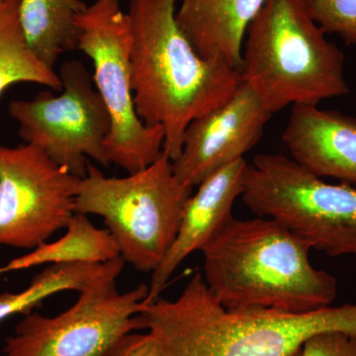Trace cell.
<instances>
[{
    "label": "cell",
    "mask_w": 356,
    "mask_h": 356,
    "mask_svg": "<svg viewBox=\"0 0 356 356\" xmlns=\"http://www.w3.org/2000/svg\"><path fill=\"white\" fill-rule=\"evenodd\" d=\"M178 0H131V72L136 112L163 130V152L175 161L191 122L224 104L241 72L196 53L177 22Z\"/></svg>",
    "instance_id": "1"
},
{
    "label": "cell",
    "mask_w": 356,
    "mask_h": 356,
    "mask_svg": "<svg viewBox=\"0 0 356 356\" xmlns=\"http://www.w3.org/2000/svg\"><path fill=\"white\" fill-rule=\"evenodd\" d=\"M142 330L165 356H299L322 332L356 336V303L307 312L231 311L196 273L175 300L156 299L139 313Z\"/></svg>",
    "instance_id": "2"
},
{
    "label": "cell",
    "mask_w": 356,
    "mask_h": 356,
    "mask_svg": "<svg viewBox=\"0 0 356 356\" xmlns=\"http://www.w3.org/2000/svg\"><path fill=\"white\" fill-rule=\"evenodd\" d=\"M311 250L270 218L233 217L202 250L201 273L228 310H320L336 300L337 281L313 266Z\"/></svg>",
    "instance_id": "3"
},
{
    "label": "cell",
    "mask_w": 356,
    "mask_h": 356,
    "mask_svg": "<svg viewBox=\"0 0 356 356\" xmlns=\"http://www.w3.org/2000/svg\"><path fill=\"white\" fill-rule=\"evenodd\" d=\"M325 35L305 0H266L250 23L241 76L271 114L350 95L344 53Z\"/></svg>",
    "instance_id": "4"
},
{
    "label": "cell",
    "mask_w": 356,
    "mask_h": 356,
    "mask_svg": "<svg viewBox=\"0 0 356 356\" xmlns=\"http://www.w3.org/2000/svg\"><path fill=\"white\" fill-rule=\"evenodd\" d=\"M192 189L178 179L163 152L152 165L126 177H105L89 163L74 212L103 218L123 261L140 273H153L177 238Z\"/></svg>",
    "instance_id": "5"
},
{
    "label": "cell",
    "mask_w": 356,
    "mask_h": 356,
    "mask_svg": "<svg viewBox=\"0 0 356 356\" xmlns=\"http://www.w3.org/2000/svg\"><path fill=\"white\" fill-rule=\"evenodd\" d=\"M241 199L329 257L356 254V187L332 184L292 158L257 154L245 168Z\"/></svg>",
    "instance_id": "6"
},
{
    "label": "cell",
    "mask_w": 356,
    "mask_h": 356,
    "mask_svg": "<svg viewBox=\"0 0 356 356\" xmlns=\"http://www.w3.org/2000/svg\"><path fill=\"white\" fill-rule=\"evenodd\" d=\"M76 49L92 62L93 83L111 119L105 147L110 163L128 173L144 170L163 153V130L136 112L132 90V31L119 0H95L76 18Z\"/></svg>",
    "instance_id": "7"
},
{
    "label": "cell",
    "mask_w": 356,
    "mask_h": 356,
    "mask_svg": "<svg viewBox=\"0 0 356 356\" xmlns=\"http://www.w3.org/2000/svg\"><path fill=\"white\" fill-rule=\"evenodd\" d=\"M126 262H104L79 293L76 303L54 317L23 315L0 356H99L118 337L142 330L139 313L149 285L119 291L117 280Z\"/></svg>",
    "instance_id": "8"
},
{
    "label": "cell",
    "mask_w": 356,
    "mask_h": 356,
    "mask_svg": "<svg viewBox=\"0 0 356 356\" xmlns=\"http://www.w3.org/2000/svg\"><path fill=\"white\" fill-rule=\"evenodd\" d=\"M60 95L42 91L31 100H14L9 114L19 124L25 144L44 152L57 165L83 178L88 158L108 168L105 142L111 119L83 63L67 60L58 72Z\"/></svg>",
    "instance_id": "9"
},
{
    "label": "cell",
    "mask_w": 356,
    "mask_h": 356,
    "mask_svg": "<svg viewBox=\"0 0 356 356\" xmlns=\"http://www.w3.org/2000/svg\"><path fill=\"white\" fill-rule=\"evenodd\" d=\"M81 179L34 145L0 146V245L34 250L65 229Z\"/></svg>",
    "instance_id": "10"
},
{
    "label": "cell",
    "mask_w": 356,
    "mask_h": 356,
    "mask_svg": "<svg viewBox=\"0 0 356 356\" xmlns=\"http://www.w3.org/2000/svg\"><path fill=\"white\" fill-rule=\"evenodd\" d=\"M273 115L242 83L224 104L191 122L181 153L172 161L173 172L184 184L198 186L220 168L245 159L261 140Z\"/></svg>",
    "instance_id": "11"
},
{
    "label": "cell",
    "mask_w": 356,
    "mask_h": 356,
    "mask_svg": "<svg viewBox=\"0 0 356 356\" xmlns=\"http://www.w3.org/2000/svg\"><path fill=\"white\" fill-rule=\"evenodd\" d=\"M248 161L238 159L212 173L198 185L185 204L179 229L163 262L152 273L149 294L144 305L159 298L170 278L182 264L204 248L218 236L233 218L234 203L243 189Z\"/></svg>",
    "instance_id": "12"
},
{
    "label": "cell",
    "mask_w": 356,
    "mask_h": 356,
    "mask_svg": "<svg viewBox=\"0 0 356 356\" xmlns=\"http://www.w3.org/2000/svg\"><path fill=\"white\" fill-rule=\"evenodd\" d=\"M282 140L292 159L314 175L356 187L355 117L293 105Z\"/></svg>",
    "instance_id": "13"
},
{
    "label": "cell",
    "mask_w": 356,
    "mask_h": 356,
    "mask_svg": "<svg viewBox=\"0 0 356 356\" xmlns=\"http://www.w3.org/2000/svg\"><path fill=\"white\" fill-rule=\"evenodd\" d=\"M266 0H181L177 22L201 58L241 72L250 23Z\"/></svg>",
    "instance_id": "14"
},
{
    "label": "cell",
    "mask_w": 356,
    "mask_h": 356,
    "mask_svg": "<svg viewBox=\"0 0 356 356\" xmlns=\"http://www.w3.org/2000/svg\"><path fill=\"white\" fill-rule=\"evenodd\" d=\"M65 229V235L55 242L41 243L30 254L0 267V276L42 264H104L120 257L118 245L108 229L95 227L88 215L74 213Z\"/></svg>",
    "instance_id": "15"
},
{
    "label": "cell",
    "mask_w": 356,
    "mask_h": 356,
    "mask_svg": "<svg viewBox=\"0 0 356 356\" xmlns=\"http://www.w3.org/2000/svg\"><path fill=\"white\" fill-rule=\"evenodd\" d=\"M86 6L81 0H22L20 19L30 48L54 70L63 53L77 47L76 18Z\"/></svg>",
    "instance_id": "16"
},
{
    "label": "cell",
    "mask_w": 356,
    "mask_h": 356,
    "mask_svg": "<svg viewBox=\"0 0 356 356\" xmlns=\"http://www.w3.org/2000/svg\"><path fill=\"white\" fill-rule=\"evenodd\" d=\"M22 0H0V96L14 83H33L62 90L55 70L30 48L20 19Z\"/></svg>",
    "instance_id": "17"
},
{
    "label": "cell",
    "mask_w": 356,
    "mask_h": 356,
    "mask_svg": "<svg viewBox=\"0 0 356 356\" xmlns=\"http://www.w3.org/2000/svg\"><path fill=\"white\" fill-rule=\"evenodd\" d=\"M102 266L92 262L50 264L37 273L22 291L0 294V323L17 314L30 313L58 293L67 290L81 292Z\"/></svg>",
    "instance_id": "18"
},
{
    "label": "cell",
    "mask_w": 356,
    "mask_h": 356,
    "mask_svg": "<svg viewBox=\"0 0 356 356\" xmlns=\"http://www.w3.org/2000/svg\"><path fill=\"white\" fill-rule=\"evenodd\" d=\"M307 9L325 34L356 46V0H305Z\"/></svg>",
    "instance_id": "19"
},
{
    "label": "cell",
    "mask_w": 356,
    "mask_h": 356,
    "mask_svg": "<svg viewBox=\"0 0 356 356\" xmlns=\"http://www.w3.org/2000/svg\"><path fill=\"white\" fill-rule=\"evenodd\" d=\"M299 356H356V336L322 332L307 339Z\"/></svg>",
    "instance_id": "20"
},
{
    "label": "cell",
    "mask_w": 356,
    "mask_h": 356,
    "mask_svg": "<svg viewBox=\"0 0 356 356\" xmlns=\"http://www.w3.org/2000/svg\"><path fill=\"white\" fill-rule=\"evenodd\" d=\"M99 356H165V353L153 334L134 331L118 337Z\"/></svg>",
    "instance_id": "21"
}]
</instances>
